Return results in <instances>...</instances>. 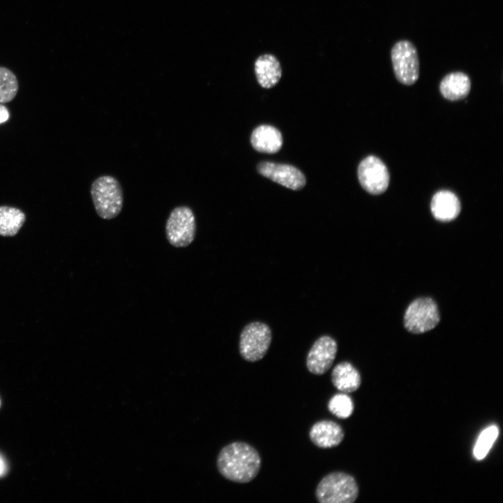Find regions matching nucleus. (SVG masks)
I'll list each match as a JSON object with an SVG mask.
<instances>
[{"label":"nucleus","instance_id":"obj_1","mask_svg":"<svg viewBox=\"0 0 503 503\" xmlns=\"http://www.w3.org/2000/svg\"><path fill=\"white\" fill-rule=\"evenodd\" d=\"M217 467L225 479L235 483H246L254 480L261 467L258 451L244 442H234L221 449Z\"/></svg>","mask_w":503,"mask_h":503},{"label":"nucleus","instance_id":"obj_2","mask_svg":"<svg viewBox=\"0 0 503 503\" xmlns=\"http://www.w3.org/2000/svg\"><path fill=\"white\" fill-rule=\"evenodd\" d=\"M91 196L95 210L101 219H112L121 212L123 190L115 177L106 175L96 178L91 186Z\"/></svg>","mask_w":503,"mask_h":503},{"label":"nucleus","instance_id":"obj_3","mask_svg":"<svg viewBox=\"0 0 503 503\" xmlns=\"http://www.w3.org/2000/svg\"><path fill=\"white\" fill-rule=\"evenodd\" d=\"M358 495V486L356 479L343 472L326 474L315 490L316 498L320 503H352Z\"/></svg>","mask_w":503,"mask_h":503},{"label":"nucleus","instance_id":"obj_4","mask_svg":"<svg viewBox=\"0 0 503 503\" xmlns=\"http://www.w3.org/2000/svg\"><path fill=\"white\" fill-rule=\"evenodd\" d=\"M272 331L265 323L253 321L246 325L240 335L239 352L248 362L261 360L267 353L272 341Z\"/></svg>","mask_w":503,"mask_h":503},{"label":"nucleus","instance_id":"obj_5","mask_svg":"<svg viewBox=\"0 0 503 503\" xmlns=\"http://www.w3.org/2000/svg\"><path fill=\"white\" fill-rule=\"evenodd\" d=\"M166 237L175 247H186L194 240L196 222L191 208L187 205L175 207L166 223Z\"/></svg>","mask_w":503,"mask_h":503},{"label":"nucleus","instance_id":"obj_6","mask_svg":"<svg viewBox=\"0 0 503 503\" xmlns=\"http://www.w3.org/2000/svg\"><path fill=\"white\" fill-rule=\"evenodd\" d=\"M396 79L405 85H414L419 77V59L414 45L406 40L397 42L391 52Z\"/></svg>","mask_w":503,"mask_h":503},{"label":"nucleus","instance_id":"obj_7","mask_svg":"<svg viewBox=\"0 0 503 503\" xmlns=\"http://www.w3.org/2000/svg\"><path fill=\"white\" fill-rule=\"evenodd\" d=\"M440 316L435 302L430 298H420L407 307L404 316L406 329L415 334L428 332L439 322Z\"/></svg>","mask_w":503,"mask_h":503},{"label":"nucleus","instance_id":"obj_8","mask_svg":"<svg viewBox=\"0 0 503 503\" xmlns=\"http://www.w3.org/2000/svg\"><path fill=\"white\" fill-rule=\"evenodd\" d=\"M358 177L361 187L374 195L386 191L389 184L390 176L386 165L374 156H368L360 163Z\"/></svg>","mask_w":503,"mask_h":503},{"label":"nucleus","instance_id":"obj_9","mask_svg":"<svg viewBox=\"0 0 503 503\" xmlns=\"http://www.w3.org/2000/svg\"><path fill=\"white\" fill-rule=\"evenodd\" d=\"M337 351L336 340L329 335H322L312 344L306 358L309 372L322 375L332 366Z\"/></svg>","mask_w":503,"mask_h":503},{"label":"nucleus","instance_id":"obj_10","mask_svg":"<svg viewBox=\"0 0 503 503\" xmlns=\"http://www.w3.org/2000/svg\"><path fill=\"white\" fill-rule=\"evenodd\" d=\"M263 176L293 190H299L306 183L305 177L297 168L288 165L263 161L257 166Z\"/></svg>","mask_w":503,"mask_h":503},{"label":"nucleus","instance_id":"obj_11","mask_svg":"<svg viewBox=\"0 0 503 503\" xmlns=\"http://www.w3.org/2000/svg\"><path fill=\"white\" fill-rule=\"evenodd\" d=\"M311 442L321 449H330L340 445L344 437L342 428L336 422L322 420L316 422L309 432Z\"/></svg>","mask_w":503,"mask_h":503},{"label":"nucleus","instance_id":"obj_12","mask_svg":"<svg viewBox=\"0 0 503 503\" xmlns=\"http://www.w3.org/2000/svg\"><path fill=\"white\" fill-rule=\"evenodd\" d=\"M434 217L440 221H451L460 214L461 205L458 197L451 191L442 190L432 197L430 204Z\"/></svg>","mask_w":503,"mask_h":503},{"label":"nucleus","instance_id":"obj_13","mask_svg":"<svg viewBox=\"0 0 503 503\" xmlns=\"http://www.w3.org/2000/svg\"><path fill=\"white\" fill-rule=\"evenodd\" d=\"M258 84L264 88L274 87L282 77V67L277 58L271 54L259 56L254 63Z\"/></svg>","mask_w":503,"mask_h":503},{"label":"nucleus","instance_id":"obj_14","mask_svg":"<svg viewBox=\"0 0 503 503\" xmlns=\"http://www.w3.org/2000/svg\"><path fill=\"white\" fill-rule=\"evenodd\" d=\"M251 143L258 152L272 154L281 149L283 138L280 131L274 126L261 125L253 131Z\"/></svg>","mask_w":503,"mask_h":503},{"label":"nucleus","instance_id":"obj_15","mask_svg":"<svg viewBox=\"0 0 503 503\" xmlns=\"http://www.w3.org/2000/svg\"><path fill=\"white\" fill-rule=\"evenodd\" d=\"M333 386L343 393L357 391L361 384V377L358 370L349 362L344 361L335 365L331 372Z\"/></svg>","mask_w":503,"mask_h":503},{"label":"nucleus","instance_id":"obj_16","mask_svg":"<svg viewBox=\"0 0 503 503\" xmlns=\"http://www.w3.org/2000/svg\"><path fill=\"white\" fill-rule=\"evenodd\" d=\"M470 89V78L462 72H453L447 74L439 85V91L442 95L450 101H458L465 98L469 93Z\"/></svg>","mask_w":503,"mask_h":503},{"label":"nucleus","instance_id":"obj_17","mask_svg":"<svg viewBox=\"0 0 503 503\" xmlns=\"http://www.w3.org/2000/svg\"><path fill=\"white\" fill-rule=\"evenodd\" d=\"M24 213L18 208L0 206V235L10 237L16 235L25 221Z\"/></svg>","mask_w":503,"mask_h":503},{"label":"nucleus","instance_id":"obj_18","mask_svg":"<svg viewBox=\"0 0 503 503\" xmlns=\"http://www.w3.org/2000/svg\"><path fill=\"white\" fill-rule=\"evenodd\" d=\"M18 91L15 75L8 68L0 66V103L12 101Z\"/></svg>","mask_w":503,"mask_h":503},{"label":"nucleus","instance_id":"obj_19","mask_svg":"<svg viewBox=\"0 0 503 503\" xmlns=\"http://www.w3.org/2000/svg\"><path fill=\"white\" fill-rule=\"evenodd\" d=\"M498 435L499 429L496 425H490L481 432L473 451L476 459L482 460L487 455Z\"/></svg>","mask_w":503,"mask_h":503},{"label":"nucleus","instance_id":"obj_20","mask_svg":"<svg viewBox=\"0 0 503 503\" xmlns=\"http://www.w3.org/2000/svg\"><path fill=\"white\" fill-rule=\"evenodd\" d=\"M328 409L334 416L345 419L353 414V402L350 396L345 393H337L328 401Z\"/></svg>","mask_w":503,"mask_h":503},{"label":"nucleus","instance_id":"obj_21","mask_svg":"<svg viewBox=\"0 0 503 503\" xmlns=\"http://www.w3.org/2000/svg\"><path fill=\"white\" fill-rule=\"evenodd\" d=\"M9 115L7 108L0 103V124L6 122L9 118Z\"/></svg>","mask_w":503,"mask_h":503},{"label":"nucleus","instance_id":"obj_22","mask_svg":"<svg viewBox=\"0 0 503 503\" xmlns=\"http://www.w3.org/2000/svg\"><path fill=\"white\" fill-rule=\"evenodd\" d=\"M6 469V467L4 460L0 457V476L5 474Z\"/></svg>","mask_w":503,"mask_h":503},{"label":"nucleus","instance_id":"obj_23","mask_svg":"<svg viewBox=\"0 0 503 503\" xmlns=\"http://www.w3.org/2000/svg\"><path fill=\"white\" fill-rule=\"evenodd\" d=\"M0 407H1V400H0Z\"/></svg>","mask_w":503,"mask_h":503}]
</instances>
